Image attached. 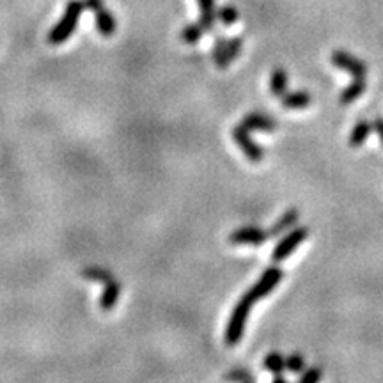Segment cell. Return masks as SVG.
Instances as JSON below:
<instances>
[{
  "mask_svg": "<svg viewBox=\"0 0 383 383\" xmlns=\"http://www.w3.org/2000/svg\"><path fill=\"white\" fill-rule=\"evenodd\" d=\"M84 2L82 0H70L64 11L62 18H60L59 23L53 25L52 30L48 32V43L53 46H59L62 43H66L71 35L77 30L78 20H80V14L84 11Z\"/></svg>",
  "mask_w": 383,
  "mask_h": 383,
  "instance_id": "1",
  "label": "cell"
},
{
  "mask_svg": "<svg viewBox=\"0 0 383 383\" xmlns=\"http://www.w3.org/2000/svg\"><path fill=\"white\" fill-rule=\"evenodd\" d=\"M254 304V298L245 293L243 298L236 304V307L233 309V314H231L229 323H227L226 326V335H223L227 346H236L241 340V337H243L245 333V325H247L248 314H250V309Z\"/></svg>",
  "mask_w": 383,
  "mask_h": 383,
  "instance_id": "2",
  "label": "cell"
},
{
  "mask_svg": "<svg viewBox=\"0 0 383 383\" xmlns=\"http://www.w3.org/2000/svg\"><path fill=\"white\" fill-rule=\"evenodd\" d=\"M233 138L238 144V148L245 152V156L248 158V162L259 163L265 158V149L250 137V131L243 126V124H236L233 128Z\"/></svg>",
  "mask_w": 383,
  "mask_h": 383,
  "instance_id": "3",
  "label": "cell"
},
{
  "mask_svg": "<svg viewBox=\"0 0 383 383\" xmlns=\"http://www.w3.org/2000/svg\"><path fill=\"white\" fill-rule=\"evenodd\" d=\"M84 6L94 13L96 30H98L99 34L105 35V38H110V35L116 34L117 21L116 18H113V14L105 9L103 0H84Z\"/></svg>",
  "mask_w": 383,
  "mask_h": 383,
  "instance_id": "4",
  "label": "cell"
},
{
  "mask_svg": "<svg viewBox=\"0 0 383 383\" xmlns=\"http://www.w3.org/2000/svg\"><path fill=\"white\" fill-rule=\"evenodd\" d=\"M282 277H284V273L279 266H268V268L262 272V275L259 277L257 282H255L254 286L247 291V294L254 298L255 301L261 300V298H265L266 294H270L273 289H275L277 284L282 280Z\"/></svg>",
  "mask_w": 383,
  "mask_h": 383,
  "instance_id": "5",
  "label": "cell"
},
{
  "mask_svg": "<svg viewBox=\"0 0 383 383\" xmlns=\"http://www.w3.org/2000/svg\"><path fill=\"white\" fill-rule=\"evenodd\" d=\"M307 234H309L307 227H294L293 231H289V233H287L286 236H284L282 240L275 245V248H273V252H272L273 261L280 262V261H284V259L289 257V255L293 254L294 248H296L298 245L307 238Z\"/></svg>",
  "mask_w": 383,
  "mask_h": 383,
  "instance_id": "6",
  "label": "cell"
},
{
  "mask_svg": "<svg viewBox=\"0 0 383 383\" xmlns=\"http://www.w3.org/2000/svg\"><path fill=\"white\" fill-rule=\"evenodd\" d=\"M330 60H332L333 66L339 67V70H344L346 73H350L351 77H365V73H367L365 62H362L360 59H357V57L351 55V53L344 52V50H335V52L332 53V57H330Z\"/></svg>",
  "mask_w": 383,
  "mask_h": 383,
  "instance_id": "7",
  "label": "cell"
},
{
  "mask_svg": "<svg viewBox=\"0 0 383 383\" xmlns=\"http://www.w3.org/2000/svg\"><path fill=\"white\" fill-rule=\"evenodd\" d=\"M268 238V231H262L261 227L248 226L233 231L229 236V241L233 245H252V247H259V245L265 243Z\"/></svg>",
  "mask_w": 383,
  "mask_h": 383,
  "instance_id": "8",
  "label": "cell"
},
{
  "mask_svg": "<svg viewBox=\"0 0 383 383\" xmlns=\"http://www.w3.org/2000/svg\"><path fill=\"white\" fill-rule=\"evenodd\" d=\"M241 124H243L248 131H265V133H272V131L277 130V121L262 112L247 113V116L241 119Z\"/></svg>",
  "mask_w": 383,
  "mask_h": 383,
  "instance_id": "9",
  "label": "cell"
},
{
  "mask_svg": "<svg viewBox=\"0 0 383 383\" xmlns=\"http://www.w3.org/2000/svg\"><path fill=\"white\" fill-rule=\"evenodd\" d=\"M298 218H300V213H298L296 209H287V211L284 213V215L280 216V218L277 220V222L268 229L270 238L280 236V234L286 233L287 229H291V227L296 226Z\"/></svg>",
  "mask_w": 383,
  "mask_h": 383,
  "instance_id": "10",
  "label": "cell"
},
{
  "mask_svg": "<svg viewBox=\"0 0 383 383\" xmlns=\"http://www.w3.org/2000/svg\"><path fill=\"white\" fill-rule=\"evenodd\" d=\"M121 294V286L116 279H110L109 282H105V291H103L101 298H99V307L103 311H110L117 305Z\"/></svg>",
  "mask_w": 383,
  "mask_h": 383,
  "instance_id": "11",
  "label": "cell"
},
{
  "mask_svg": "<svg viewBox=\"0 0 383 383\" xmlns=\"http://www.w3.org/2000/svg\"><path fill=\"white\" fill-rule=\"evenodd\" d=\"M364 91H365L364 77H353L351 84L346 85V87L343 89V92H340L339 101L343 103V105H350V103H353L358 96L364 94Z\"/></svg>",
  "mask_w": 383,
  "mask_h": 383,
  "instance_id": "12",
  "label": "cell"
},
{
  "mask_svg": "<svg viewBox=\"0 0 383 383\" xmlns=\"http://www.w3.org/2000/svg\"><path fill=\"white\" fill-rule=\"evenodd\" d=\"M241 48H243V38H233L227 41L226 50H223L222 57L220 59H216V66L220 67V70H223V67L231 66V62H233L234 59L238 57V53L241 52Z\"/></svg>",
  "mask_w": 383,
  "mask_h": 383,
  "instance_id": "13",
  "label": "cell"
},
{
  "mask_svg": "<svg viewBox=\"0 0 383 383\" xmlns=\"http://www.w3.org/2000/svg\"><path fill=\"white\" fill-rule=\"evenodd\" d=\"M312 98L307 91H294V92H286V94L280 98V103L282 106L291 110H298V109H305V106L311 105Z\"/></svg>",
  "mask_w": 383,
  "mask_h": 383,
  "instance_id": "14",
  "label": "cell"
},
{
  "mask_svg": "<svg viewBox=\"0 0 383 383\" xmlns=\"http://www.w3.org/2000/svg\"><path fill=\"white\" fill-rule=\"evenodd\" d=\"M199 6H201V20L199 23L204 27V30H213L215 28L216 18V2L215 0H197Z\"/></svg>",
  "mask_w": 383,
  "mask_h": 383,
  "instance_id": "15",
  "label": "cell"
},
{
  "mask_svg": "<svg viewBox=\"0 0 383 383\" xmlns=\"http://www.w3.org/2000/svg\"><path fill=\"white\" fill-rule=\"evenodd\" d=\"M371 131H372V123H369V121H365V119L358 121V123L353 126V130H351L348 142H350L351 148H360V145L367 140Z\"/></svg>",
  "mask_w": 383,
  "mask_h": 383,
  "instance_id": "16",
  "label": "cell"
},
{
  "mask_svg": "<svg viewBox=\"0 0 383 383\" xmlns=\"http://www.w3.org/2000/svg\"><path fill=\"white\" fill-rule=\"evenodd\" d=\"M287 84H289V78H287L286 70L277 67L272 73V78H270V91H272V94L277 96V98H282L287 92Z\"/></svg>",
  "mask_w": 383,
  "mask_h": 383,
  "instance_id": "17",
  "label": "cell"
},
{
  "mask_svg": "<svg viewBox=\"0 0 383 383\" xmlns=\"http://www.w3.org/2000/svg\"><path fill=\"white\" fill-rule=\"evenodd\" d=\"M265 369L272 374H282L284 369H286V358L279 351H272V353L266 355Z\"/></svg>",
  "mask_w": 383,
  "mask_h": 383,
  "instance_id": "18",
  "label": "cell"
},
{
  "mask_svg": "<svg viewBox=\"0 0 383 383\" xmlns=\"http://www.w3.org/2000/svg\"><path fill=\"white\" fill-rule=\"evenodd\" d=\"M204 27H202L201 23H188L187 27H183V30H181V39H183L184 43H188V45H195V43H199V39L204 35Z\"/></svg>",
  "mask_w": 383,
  "mask_h": 383,
  "instance_id": "19",
  "label": "cell"
},
{
  "mask_svg": "<svg viewBox=\"0 0 383 383\" xmlns=\"http://www.w3.org/2000/svg\"><path fill=\"white\" fill-rule=\"evenodd\" d=\"M216 18H218L223 25H233L234 21L238 20V9L234 6H231V4H226V6H222L216 11Z\"/></svg>",
  "mask_w": 383,
  "mask_h": 383,
  "instance_id": "20",
  "label": "cell"
},
{
  "mask_svg": "<svg viewBox=\"0 0 383 383\" xmlns=\"http://www.w3.org/2000/svg\"><path fill=\"white\" fill-rule=\"evenodd\" d=\"M286 369L293 374H300L305 369V360L301 357V353H293L286 358Z\"/></svg>",
  "mask_w": 383,
  "mask_h": 383,
  "instance_id": "21",
  "label": "cell"
},
{
  "mask_svg": "<svg viewBox=\"0 0 383 383\" xmlns=\"http://www.w3.org/2000/svg\"><path fill=\"white\" fill-rule=\"evenodd\" d=\"M82 275L87 277V279H92V280H99V282H109V280L112 279V275H110L109 270L96 268V266L84 270V272H82Z\"/></svg>",
  "mask_w": 383,
  "mask_h": 383,
  "instance_id": "22",
  "label": "cell"
},
{
  "mask_svg": "<svg viewBox=\"0 0 383 383\" xmlns=\"http://www.w3.org/2000/svg\"><path fill=\"white\" fill-rule=\"evenodd\" d=\"M323 371L321 367H309L304 369V371L300 372V382L301 383H318L319 379H321Z\"/></svg>",
  "mask_w": 383,
  "mask_h": 383,
  "instance_id": "23",
  "label": "cell"
},
{
  "mask_svg": "<svg viewBox=\"0 0 383 383\" xmlns=\"http://www.w3.org/2000/svg\"><path fill=\"white\" fill-rule=\"evenodd\" d=\"M227 41H229V39L222 38V35H218V38H216L215 46H213V50H211V55H213V59L216 60V59H220V57H222L223 50H226V46H227Z\"/></svg>",
  "mask_w": 383,
  "mask_h": 383,
  "instance_id": "24",
  "label": "cell"
},
{
  "mask_svg": "<svg viewBox=\"0 0 383 383\" xmlns=\"http://www.w3.org/2000/svg\"><path fill=\"white\" fill-rule=\"evenodd\" d=\"M226 378L236 379V382H252V379H254L250 372H247V371H234V372H231V374H227Z\"/></svg>",
  "mask_w": 383,
  "mask_h": 383,
  "instance_id": "25",
  "label": "cell"
},
{
  "mask_svg": "<svg viewBox=\"0 0 383 383\" xmlns=\"http://www.w3.org/2000/svg\"><path fill=\"white\" fill-rule=\"evenodd\" d=\"M372 131H376V135H378L379 142H382V145H383V117L382 116L374 117V121H372Z\"/></svg>",
  "mask_w": 383,
  "mask_h": 383,
  "instance_id": "26",
  "label": "cell"
},
{
  "mask_svg": "<svg viewBox=\"0 0 383 383\" xmlns=\"http://www.w3.org/2000/svg\"><path fill=\"white\" fill-rule=\"evenodd\" d=\"M273 383H287V379L282 374H273Z\"/></svg>",
  "mask_w": 383,
  "mask_h": 383,
  "instance_id": "27",
  "label": "cell"
}]
</instances>
